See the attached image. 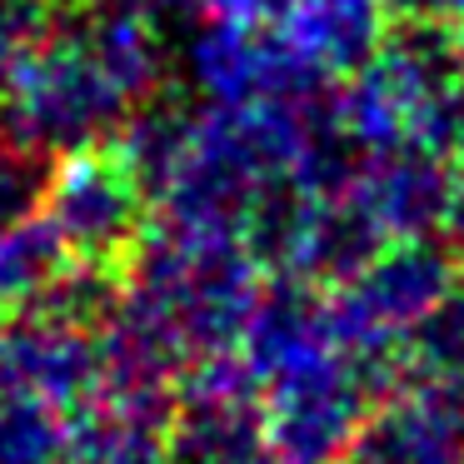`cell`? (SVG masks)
Returning a JSON list of instances; mask_svg holds the SVG:
<instances>
[{
  "mask_svg": "<svg viewBox=\"0 0 464 464\" xmlns=\"http://www.w3.org/2000/svg\"><path fill=\"white\" fill-rule=\"evenodd\" d=\"M390 31L384 0H285L275 35L320 85H340L374 55Z\"/></svg>",
  "mask_w": 464,
  "mask_h": 464,
  "instance_id": "9c48e42d",
  "label": "cell"
},
{
  "mask_svg": "<svg viewBox=\"0 0 464 464\" xmlns=\"http://www.w3.org/2000/svg\"><path fill=\"white\" fill-rule=\"evenodd\" d=\"M390 21H459L464 0H384Z\"/></svg>",
  "mask_w": 464,
  "mask_h": 464,
  "instance_id": "2e32d148",
  "label": "cell"
},
{
  "mask_svg": "<svg viewBox=\"0 0 464 464\" xmlns=\"http://www.w3.org/2000/svg\"><path fill=\"white\" fill-rule=\"evenodd\" d=\"M444 240L464 255V155L454 165V200H450V220H444Z\"/></svg>",
  "mask_w": 464,
  "mask_h": 464,
  "instance_id": "e0dca14e",
  "label": "cell"
},
{
  "mask_svg": "<svg viewBox=\"0 0 464 464\" xmlns=\"http://www.w3.org/2000/svg\"><path fill=\"white\" fill-rule=\"evenodd\" d=\"M41 175H45V155H35L31 145H21L5 125H0V225L35 205Z\"/></svg>",
  "mask_w": 464,
  "mask_h": 464,
  "instance_id": "5bb4252c",
  "label": "cell"
},
{
  "mask_svg": "<svg viewBox=\"0 0 464 464\" xmlns=\"http://www.w3.org/2000/svg\"><path fill=\"white\" fill-rule=\"evenodd\" d=\"M75 255L41 215V205L11 215L0 225V320L51 314L65 280L75 275Z\"/></svg>",
  "mask_w": 464,
  "mask_h": 464,
  "instance_id": "30bf717a",
  "label": "cell"
},
{
  "mask_svg": "<svg viewBox=\"0 0 464 464\" xmlns=\"http://www.w3.org/2000/svg\"><path fill=\"white\" fill-rule=\"evenodd\" d=\"M235 354L250 370L260 430L280 464H340L370 400L390 384L334 330L324 285L295 275H265Z\"/></svg>",
  "mask_w": 464,
  "mask_h": 464,
  "instance_id": "7a4b0ae2",
  "label": "cell"
},
{
  "mask_svg": "<svg viewBox=\"0 0 464 464\" xmlns=\"http://www.w3.org/2000/svg\"><path fill=\"white\" fill-rule=\"evenodd\" d=\"M35 205L81 265L121 275L135 245H140V235L155 220L150 190H145V180L135 175V165L125 160V150L115 140L51 155Z\"/></svg>",
  "mask_w": 464,
  "mask_h": 464,
  "instance_id": "8992f818",
  "label": "cell"
},
{
  "mask_svg": "<svg viewBox=\"0 0 464 464\" xmlns=\"http://www.w3.org/2000/svg\"><path fill=\"white\" fill-rule=\"evenodd\" d=\"M265 265L240 235L150 220L125 260L121 300L165 334L185 364L235 354L260 300Z\"/></svg>",
  "mask_w": 464,
  "mask_h": 464,
  "instance_id": "277c9868",
  "label": "cell"
},
{
  "mask_svg": "<svg viewBox=\"0 0 464 464\" xmlns=\"http://www.w3.org/2000/svg\"><path fill=\"white\" fill-rule=\"evenodd\" d=\"M334 121L354 150L464 155V35L450 21H390L374 55L334 85Z\"/></svg>",
  "mask_w": 464,
  "mask_h": 464,
  "instance_id": "3957f363",
  "label": "cell"
},
{
  "mask_svg": "<svg viewBox=\"0 0 464 464\" xmlns=\"http://www.w3.org/2000/svg\"><path fill=\"white\" fill-rule=\"evenodd\" d=\"M165 420L160 410L95 400L75 414L71 464H170L165 454Z\"/></svg>",
  "mask_w": 464,
  "mask_h": 464,
  "instance_id": "8fae6325",
  "label": "cell"
},
{
  "mask_svg": "<svg viewBox=\"0 0 464 464\" xmlns=\"http://www.w3.org/2000/svg\"><path fill=\"white\" fill-rule=\"evenodd\" d=\"M459 265L464 255L450 240H440V235L380 245L344 280L324 285V304H330L334 330L344 334L350 350H360L370 364L394 374L404 350L414 344V334L424 330V320L454 290Z\"/></svg>",
  "mask_w": 464,
  "mask_h": 464,
  "instance_id": "5b68a950",
  "label": "cell"
},
{
  "mask_svg": "<svg viewBox=\"0 0 464 464\" xmlns=\"http://www.w3.org/2000/svg\"><path fill=\"white\" fill-rule=\"evenodd\" d=\"M41 15H45V0H0V91L11 81L21 51L31 45Z\"/></svg>",
  "mask_w": 464,
  "mask_h": 464,
  "instance_id": "9a60e30c",
  "label": "cell"
},
{
  "mask_svg": "<svg viewBox=\"0 0 464 464\" xmlns=\"http://www.w3.org/2000/svg\"><path fill=\"white\" fill-rule=\"evenodd\" d=\"M185 65H190L195 91L215 105L304 101V95L330 91L295 61L290 45L275 35V25H245V21L205 15V25L195 31L190 51H185Z\"/></svg>",
  "mask_w": 464,
  "mask_h": 464,
  "instance_id": "ba28073f",
  "label": "cell"
},
{
  "mask_svg": "<svg viewBox=\"0 0 464 464\" xmlns=\"http://www.w3.org/2000/svg\"><path fill=\"white\" fill-rule=\"evenodd\" d=\"M75 414L35 394H0V464H71Z\"/></svg>",
  "mask_w": 464,
  "mask_h": 464,
  "instance_id": "7c38bea8",
  "label": "cell"
},
{
  "mask_svg": "<svg viewBox=\"0 0 464 464\" xmlns=\"http://www.w3.org/2000/svg\"><path fill=\"white\" fill-rule=\"evenodd\" d=\"M150 11L145 0H45L41 25L0 91V125L45 160L111 140L170 75Z\"/></svg>",
  "mask_w": 464,
  "mask_h": 464,
  "instance_id": "6da1fadb",
  "label": "cell"
},
{
  "mask_svg": "<svg viewBox=\"0 0 464 464\" xmlns=\"http://www.w3.org/2000/svg\"><path fill=\"white\" fill-rule=\"evenodd\" d=\"M400 370H420V374H434V380L464 384V265L454 290L444 295V304L424 320V330L404 350Z\"/></svg>",
  "mask_w": 464,
  "mask_h": 464,
  "instance_id": "4fadbf2b",
  "label": "cell"
},
{
  "mask_svg": "<svg viewBox=\"0 0 464 464\" xmlns=\"http://www.w3.org/2000/svg\"><path fill=\"white\" fill-rule=\"evenodd\" d=\"M340 464H464V384L394 370Z\"/></svg>",
  "mask_w": 464,
  "mask_h": 464,
  "instance_id": "52a82bcc",
  "label": "cell"
}]
</instances>
